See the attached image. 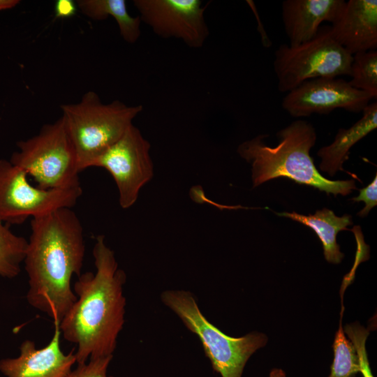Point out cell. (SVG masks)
I'll list each match as a JSON object with an SVG mask.
<instances>
[{
	"mask_svg": "<svg viewBox=\"0 0 377 377\" xmlns=\"http://www.w3.org/2000/svg\"><path fill=\"white\" fill-rule=\"evenodd\" d=\"M24 259L28 275L27 300L60 323L77 297L71 288L79 276L85 245L82 223L71 208L33 218Z\"/></svg>",
	"mask_w": 377,
	"mask_h": 377,
	"instance_id": "6da1fadb",
	"label": "cell"
},
{
	"mask_svg": "<svg viewBox=\"0 0 377 377\" xmlns=\"http://www.w3.org/2000/svg\"><path fill=\"white\" fill-rule=\"evenodd\" d=\"M93 256L96 272L77 276L73 288L77 300L59 323L63 337L77 345V364L113 355L124 324L126 273L104 236L96 237Z\"/></svg>",
	"mask_w": 377,
	"mask_h": 377,
	"instance_id": "7a4b0ae2",
	"label": "cell"
},
{
	"mask_svg": "<svg viewBox=\"0 0 377 377\" xmlns=\"http://www.w3.org/2000/svg\"><path fill=\"white\" fill-rule=\"evenodd\" d=\"M266 136L258 135L237 148L239 155L251 163L253 188L283 177L334 196H345L357 190L353 179L331 180L316 168L310 150L316 143V133L310 123L297 120L280 130L277 133L279 143L274 147L265 144Z\"/></svg>",
	"mask_w": 377,
	"mask_h": 377,
	"instance_id": "3957f363",
	"label": "cell"
},
{
	"mask_svg": "<svg viewBox=\"0 0 377 377\" xmlns=\"http://www.w3.org/2000/svg\"><path fill=\"white\" fill-rule=\"evenodd\" d=\"M61 110L81 172L121 138L143 108L118 100L104 103L89 91L79 102L61 105Z\"/></svg>",
	"mask_w": 377,
	"mask_h": 377,
	"instance_id": "277c9868",
	"label": "cell"
},
{
	"mask_svg": "<svg viewBox=\"0 0 377 377\" xmlns=\"http://www.w3.org/2000/svg\"><path fill=\"white\" fill-rule=\"evenodd\" d=\"M161 299L199 338L214 371L221 377H242L248 360L267 342V336L257 332L241 337L224 334L207 320L188 291L165 290Z\"/></svg>",
	"mask_w": 377,
	"mask_h": 377,
	"instance_id": "5b68a950",
	"label": "cell"
},
{
	"mask_svg": "<svg viewBox=\"0 0 377 377\" xmlns=\"http://www.w3.org/2000/svg\"><path fill=\"white\" fill-rule=\"evenodd\" d=\"M17 145L19 150L10 161L31 177L38 187L57 189L80 184L76 152L61 117Z\"/></svg>",
	"mask_w": 377,
	"mask_h": 377,
	"instance_id": "8992f818",
	"label": "cell"
},
{
	"mask_svg": "<svg viewBox=\"0 0 377 377\" xmlns=\"http://www.w3.org/2000/svg\"><path fill=\"white\" fill-rule=\"evenodd\" d=\"M353 56L332 37L329 27H320L310 40L291 47L281 44L273 63L281 92H289L304 82L350 74Z\"/></svg>",
	"mask_w": 377,
	"mask_h": 377,
	"instance_id": "52a82bcc",
	"label": "cell"
},
{
	"mask_svg": "<svg viewBox=\"0 0 377 377\" xmlns=\"http://www.w3.org/2000/svg\"><path fill=\"white\" fill-rule=\"evenodd\" d=\"M28 175L10 161L0 159V220L20 224L61 208H71L82 194L80 184L43 189L34 186Z\"/></svg>",
	"mask_w": 377,
	"mask_h": 377,
	"instance_id": "ba28073f",
	"label": "cell"
},
{
	"mask_svg": "<svg viewBox=\"0 0 377 377\" xmlns=\"http://www.w3.org/2000/svg\"><path fill=\"white\" fill-rule=\"evenodd\" d=\"M151 145L133 124L121 138L96 157L90 167L105 169L112 177L124 209L133 206L140 189L153 177Z\"/></svg>",
	"mask_w": 377,
	"mask_h": 377,
	"instance_id": "9c48e42d",
	"label": "cell"
},
{
	"mask_svg": "<svg viewBox=\"0 0 377 377\" xmlns=\"http://www.w3.org/2000/svg\"><path fill=\"white\" fill-rule=\"evenodd\" d=\"M141 22L161 38H176L191 48L202 47L209 31L200 0H134Z\"/></svg>",
	"mask_w": 377,
	"mask_h": 377,
	"instance_id": "30bf717a",
	"label": "cell"
},
{
	"mask_svg": "<svg viewBox=\"0 0 377 377\" xmlns=\"http://www.w3.org/2000/svg\"><path fill=\"white\" fill-rule=\"evenodd\" d=\"M371 99L370 94L352 87L343 79L316 78L306 80L288 92L282 107L294 117L328 114L336 109L360 112Z\"/></svg>",
	"mask_w": 377,
	"mask_h": 377,
	"instance_id": "8fae6325",
	"label": "cell"
},
{
	"mask_svg": "<svg viewBox=\"0 0 377 377\" xmlns=\"http://www.w3.org/2000/svg\"><path fill=\"white\" fill-rule=\"evenodd\" d=\"M50 342L37 348L31 340H24L16 357L0 360V371L6 377H65L76 363L74 349L65 354L61 348L59 323L54 322Z\"/></svg>",
	"mask_w": 377,
	"mask_h": 377,
	"instance_id": "7c38bea8",
	"label": "cell"
},
{
	"mask_svg": "<svg viewBox=\"0 0 377 377\" xmlns=\"http://www.w3.org/2000/svg\"><path fill=\"white\" fill-rule=\"evenodd\" d=\"M332 38L352 56L377 47V1L349 0L332 25Z\"/></svg>",
	"mask_w": 377,
	"mask_h": 377,
	"instance_id": "4fadbf2b",
	"label": "cell"
},
{
	"mask_svg": "<svg viewBox=\"0 0 377 377\" xmlns=\"http://www.w3.org/2000/svg\"><path fill=\"white\" fill-rule=\"evenodd\" d=\"M344 0H285L282 19L289 46L313 38L323 22H334L342 11Z\"/></svg>",
	"mask_w": 377,
	"mask_h": 377,
	"instance_id": "5bb4252c",
	"label": "cell"
},
{
	"mask_svg": "<svg viewBox=\"0 0 377 377\" xmlns=\"http://www.w3.org/2000/svg\"><path fill=\"white\" fill-rule=\"evenodd\" d=\"M362 113V117L357 122L347 129L340 128L332 143L320 148L317 152L321 158L320 170L330 177L337 171H345L343 163L348 158L350 148L376 128L377 103H369Z\"/></svg>",
	"mask_w": 377,
	"mask_h": 377,
	"instance_id": "9a60e30c",
	"label": "cell"
},
{
	"mask_svg": "<svg viewBox=\"0 0 377 377\" xmlns=\"http://www.w3.org/2000/svg\"><path fill=\"white\" fill-rule=\"evenodd\" d=\"M276 214L279 216L291 219L312 229L322 243L325 260L334 264L341 262L344 254L340 251L337 235L341 230H348L347 227L353 224L350 215L337 216L332 210L327 208L317 210L314 214L307 216L295 212Z\"/></svg>",
	"mask_w": 377,
	"mask_h": 377,
	"instance_id": "2e32d148",
	"label": "cell"
},
{
	"mask_svg": "<svg viewBox=\"0 0 377 377\" xmlns=\"http://www.w3.org/2000/svg\"><path fill=\"white\" fill-rule=\"evenodd\" d=\"M77 8L89 18L101 21L112 17L117 22L122 38L128 43H135L141 34L139 16H131L124 0H77Z\"/></svg>",
	"mask_w": 377,
	"mask_h": 377,
	"instance_id": "e0dca14e",
	"label": "cell"
},
{
	"mask_svg": "<svg viewBox=\"0 0 377 377\" xmlns=\"http://www.w3.org/2000/svg\"><path fill=\"white\" fill-rule=\"evenodd\" d=\"M28 240L14 234L0 220V276L7 279L16 277L21 271Z\"/></svg>",
	"mask_w": 377,
	"mask_h": 377,
	"instance_id": "ac0fdd59",
	"label": "cell"
},
{
	"mask_svg": "<svg viewBox=\"0 0 377 377\" xmlns=\"http://www.w3.org/2000/svg\"><path fill=\"white\" fill-rule=\"evenodd\" d=\"M351 80L348 84L353 88L377 97V51L360 52L353 55L350 66Z\"/></svg>",
	"mask_w": 377,
	"mask_h": 377,
	"instance_id": "d6986e66",
	"label": "cell"
},
{
	"mask_svg": "<svg viewBox=\"0 0 377 377\" xmlns=\"http://www.w3.org/2000/svg\"><path fill=\"white\" fill-rule=\"evenodd\" d=\"M341 317L342 313L332 344L334 359L329 377H355L360 372L358 356L353 343L345 336Z\"/></svg>",
	"mask_w": 377,
	"mask_h": 377,
	"instance_id": "ffe728a7",
	"label": "cell"
},
{
	"mask_svg": "<svg viewBox=\"0 0 377 377\" xmlns=\"http://www.w3.org/2000/svg\"><path fill=\"white\" fill-rule=\"evenodd\" d=\"M343 331L356 349L360 372L363 377H374L371 371L365 346L369 331L357 323L346 325Z\"/></svg>",
	"mask_w": 377,
	"mask_h": 377,
	"instance_id": "44dd1931",
	"label": "cell"
},
{
	"mask_svg": "<svg viewBox=\"0 0 377 377\" xmlns=\"http://www.w3.org/2000/svg\"><path fill=\"white\" fill-rule=\"evenodd\" d=\"M113 355L89 359V362L78 364L65 377H113L108 376V368Z\"/></svg>",
	"mask_w": 377,
	"mask_h": 377,
	"instance_id": "7402d4cb",
	"label": "cell"
},
{
	"mask_svg": "<svg viewBox=\"0 0 377 377\" xmlns=\"http://www.w3.org/2000/svg\"><path fill=\"white\" fill-rule=\"evenodd\" d=\"M359 195L352 198L354 202L362 201L365 203V207L357 213L361 217L366 216L370 210L377 205V175L372 182L361 189H359Z\"/></svg>",
	"mask_w": 377,
	"mask_h": 377,
	"instance_id": "603a6c76",
	"label": "cell"
},
{
	"mask_svg": "<svg viewBox=\"0 0 377 377\" xmlns=\"http://www.w3.org/2000/svg\"><path fill=\"white\" fill-rule=\"evenodd\" d=\"M77 10V3L73 0H57L54 5V15L59 18L73 17Z\"/></svg>",
	"mask_w": 377,
	"mask_h": 377,
	"instance_id": "cb8c5ba5",
	"label": "cell"
},
{
	"mask_svg": "<svg viewBox=\"0 0 377 377\" xmlns=\"http://www.w3.org/2000/svg\"><path fill=\"white\" fill-rule=\"evenodd\" d=\"M19 3L18 0H0V10L12 8Z\"/></svg>",
	"mask_w": 377,
	"mask_h": 377,
	"instance_id": "d4e9b609",
	"label": "cell"
},
{
	"mask_svg": "<svg viewBox=\"0 0 377 377\" xmlns=\"http://www.w3.org/2000/svg\"><path fill=\"white\" fill-rule=\"evenodd\" d=\"M269 377H286V373L281 369H273Z\"/></svg>",
	"mask_w": 377,
	"mask_h": 377,
	"instance_id": "484cf974",
	"label": "cell"
}]
</instances>
